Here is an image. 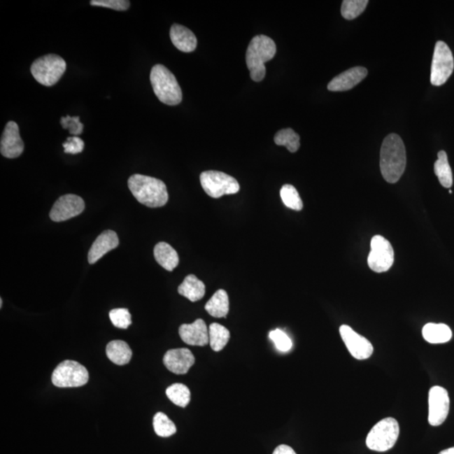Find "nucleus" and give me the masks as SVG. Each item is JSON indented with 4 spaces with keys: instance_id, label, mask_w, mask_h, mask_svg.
<instances>
[{
    "instance_id": "obj_1",
    "label": "nucleus",
    "mask_w": 454,
    "mask_h": 454,
    "mask_svg": "<svg viewBox=\"0 0 454 454\" xmlns=\"http://www.w3.org/2000/svg\"><path fill=\"white\" fill-rule=\"evenodd\" d=\"M406 152L403 141L397 134H390L383 141L381 150V170L383 178L395 184L405 172Z\"/></svg>"
},
{
    "instance_id": "obj_2",
    "label": "nucleus",
    "mask_w": 454,
    "mask_h": 454,
    "mask_svg": "<svg viewBox=\"0 0 454 454\" xmlns=\"http://www.w3.org/2000/svg\"><path fill=\"white\" fill-rule=\"evenodd\" d=\"M128 187L136 201L146 206L162 207L169 201L166 186L160 179L134 174L128 179Z\"/></svg>"
},
{
    "instance_id": "obj_3",
    "label": "nucleus",
    "mask_w": 454,
    "mask_h": 454,
    "mask_svg": "<svg viewBox=\"0 0 454 454\" xmlns=\"http://www.w3.org/2000/svg\"><path fill=\"white\" fill-rule=\"evenodd\" d=\"M276 54V45L270 37L260 35L253 37L246 53V62L253 81L260 82L264 78V64L272 60Z\"/></svg>"
},
{
    "instance_id": "obj_4",
    "label": "nucleus",
    "mask_w": 454,
    "mask_h": 454,
    "mask_svg": "<svg viewBox=\"0 0 454 454\" xmlns=\"http://www.w3.org/2000/svg\"><path fill=\"white\" fill-rule=\"evenodd\" d=\"M152 89L162 103L168 106H177L183 99L182 90L176 78L162 64L153 66L150 74Z\"/></svg>"
},
{
    "instance_id": "obj_5",
    "label": "nucleus",
    "mask_w": 454,
    "mask_h": 454,
    "mask_svg": "<svg viewBox=\"0 0 454 454\" xmlns=\"http://www.w3.org/2000/svg\"><path fill=\"white\" fill-rule=\"evenodd\" d=\"M66 68L64 58L55 54H48L37 58L31 66L36 80L44 86L51 87L60 80Z\"/></svg>"
},
{
    "instance_id": "obj_6",
    "label": "nucleus",
    "mask_w": 454,
    "mask_h": 454,
    "mask_svg": "<svg viewBox=\"0 0 454 454\" xmlns=\"http://www.w3.org/2000/svg\"><path fill=\"white\" fill-rule=\"evenodd\" d=\"M399 433L397 420L387 418L378 422L369 432L366 444L376 452H386L397 443Z\"/></svg>"
},
{
    "instance_id": "obj_7",
    "label": "nucleus",
    "mask_w": 454,
    "mask_h": 454,
    "mask_svg": "<svg viewBox=\"0 0 454 454\" xmlns=\"http://www.w3.org/2000/svg\"><path fill=\"white\" fill-rule=\"evenodd\" d=\"M52 381L54 385L59 388L80 387L89 381V372L79 362L66 360L62 362L54 370Z\"/></svg>"
},
{
    "instance_id": "obj_8",
    "label": "nucleus",
    "mask_w": 454,
    "mask_h": 454,
    "mask_svg": "<svg viewBox=\"0 0 454 454\" xmlns=\"http://www.w3.org/2000/svg\"><path fill=\"white\" fill-rule=\"evenodd\" d=\"M201 186L209 197L218 199L223 195L239 192L240 185L236 179L219 171H206L201 174Z\"/></svg>"
},
{
    "instance_id": "obj_9",
    "label": "nucleus",
    "mask_w": 454,
    "mask_h": 454,
    "mask_svg": "<svg viewBox=\"0 0 454 454\" xmlns=\"http://www.w3.org/2000/svg\"><path fill=\"white\" fill-rule=\"evenodd\" d=\"M453 69L454 60L451 50L444 41H437L432 62V85L434 86L444 85L451 76Z\"/></svg>"
},
{
    "instance_id": "obj_10",
    "label": "nucleus",
    "mask_w": 454,
    "mask_h": 454,
    "mask_svg": "<svg viewBox=\"0 0 454 454\" xmlns=\"http://www.w3.org/2000/svg\"><path fill=\"white\" fill-rule=\"evenodd\" d=\"M395 253L392 246L384 236H374L371 240V251L368 257V264L374 272H387L392 267Z\"/></svg>"
},
{
    "instance_id": "obj_11",
    "label": "nucleus",
    "mask_w": 454,
    "mask_h": 454,
    "mask_svg": "<svg viewBox=\"0 0 454 454\" xmlns=\"http://www.w3.org/2000/svg\"><path fill=\"white\" fill-rule=\"evenodd\" d=\"M428 422L433 427L440 426L447 419L450 399L448 391L441 386H433L429 391Z\"/></svg>"
},
{
    "instance_id": "obj_12",
    "label": "nucleus",
    "mask_w": 454,
    "mask_h": 454,
    "mask_svg": "<svg viewBox=\"0 0 454 454\" xmlns=\"http://www.w3.org/2000/svg\"><path fill=\"white\" fill-rule=\"evenodd\" d=\"M85 209V204L80 197L76 194H65L54 204L49 215L53 222H65L80 215Z\"/></svg>"
},
{
    "instance_id": "obj_13",
    "label": "nucleus",
    "mask_w": 454,
    "mask_h": 454,
    "mask_svg": "<svg viewBox=\"0 0 454 454\" xmlns=\"http://www.w3.org/2000/svg\"><path fill=\"white\" fill-rule=\"evenodd\" d=\"M339 332L341 339L353 357L358 360H364L371 357L374 352L373 345L364 336L357 334L347 325L341 326Z\"/></svg>"
},
{
    "instance_id": "obj_14",
    "label": "nucleus",
    "mask_w": 454,
    "mask_h": 454,
    "mask_svg": "<svg viewBox=\"0 0 454 454\" xmlns=\"http://www.w3.org/2000/svg\"><path fill=\"white\" fill-rule=\"evenodd\" d=\"M24 148V145L20 135L18 125L15 122H8L0 143V152L2 155L7 158H16L22 155Z\"/></svg>"
},
{
    "instance_id": "obj_15",
    "label": "nucleus",
    "mask_w": 454,
    "mask_h": 454,
    "mask_svg": "<svg viewBox=\"0 0 454 454\" xmlns=\"http://www.w3.org/2000/svg\"><path fill=\"white\" fill-rule=\"evenodd\" d=\"M194 356L188 348L169 350L164 357V364L175 374H185L194 364Z\"/></svg>"
},
{
    "instance_id": "obj_16",
    "label": "nucleus",
    "mask_w": 454,
    "mask_h": 454,
    "mask_svg": "<svg viewBox=\"0 0 454 454\" xmlns=\"http://www.w3.org/2000/svg\"><path fill=\"white\" fill-rule=\"evenodd\" d=\"M368 70L364 66H354L337 75L328 83L327 89L332 92H343L352 90L367 77Z\"/></svg>"
},
{
    "instance_id": "obj_17",
    "label": "nucleus",
    "mask_w": 454,
    "mask_h": 454,
    "mask_svg": "<svg viewBox=\"0 0 454 454\" xmlns=\"http://www.w3.org/2000/svg\"><path fill=\"white\" fill-rule=\"evenodd\" d=\"M178 332L186 344L204 347L210 343L209 329L202 319H197L192 324L181 325Z\"/></svg>"
},
{
    "instance_id": "obj_18",
    "label": "nucleus",
    "mask_w": 454,
    "mask_h": 454,
    "mask_svg": "<svg viewBox=\"0 0 454 454\" xmlns=\"http://www.w3.org/2000/svg\"><path fill=\"white\" fill-rule=\"evenodd\" d=\"M118 246L119 239L115 232L111 230L103 232L90 249L89 255H87L90 264H95L107 253L118 248Z\"/></svg>"
},
{
    "instance_id": "obj_19",
    "label": "nucleus",
    "mask_w": 454,
    "mask_h": 454,
    "mask_svg": "<svg viewBox=\"0 0 454 454\" xmlns=\"http://www.w3.org/2000/svg\"><path fill=\"white\" fill-rule=\"evenodd\" d=\"M170 38L175 48L183 52H192L197 48V38L190 29L174 24L170 30Z\"/></svg>"
},
{
    "instance_id": "obj_20",
    "label": "nucleus",
    "mask_w": 454,
    "mask_h": 454,
    "mask_svg": "<svg viewBox=\"0 0 454 454\" xmlns=\"http://www.w3.org/2000/svg\"><path fill=\"white\" fill-rule=\"evenodd\" d=\"M178 292L190 302H197L205 297L206 285L194 274H190L178 286Z\"/></svg>"
},
{
    "instance_id": "obj_21",
    "label": "nucleus",
    "mask_w": 454,
    "mask_h": 454,
    "mask_svg": "<svg viewBox=\"0 0 454 454\" xmlns=\"http://www.w3.org/2000/svg\"><path fill=\"white\" fill-rule=\"evenodd\" d=\"M154 257L158 264L168 271H173L179 264V257L176 250L169 243L162 241L154 248Z\"/></svg>"
},
{
    "instance_id": "obj_22",
    "label": "nucleus",
    "mask_w": 454,
    "mask_h": 454,
    "mask_svg": "<svg viewBox=\"0 0 454 454\" xmlns=\"http://www.w3.org/2000/svg\"><path fill=\"white\" fill-rule=\"evenodd\" d=\"M424 339L432 344L446 343L452 339L451 329L447 325L427 323L423 329Z\"/></svg>"
},
{
    "instance_id": "obj_23",
    "label": "nucleus",
    "mask_w": 454,
    "mask_h": 454,
    "mask_svg": "<svg viewBox=\"0 0 454 454\" xmlns=\"http://www.w3.org/2000/svg\"><path fill=\"white\" fill-rule=\"evenodd\" d=\"M106 354L109 360L118 365L127 364L131 361L132 351L126 341L115 340L108 343Z\"/></svg>"
},
{
    "instance_id": "obj_24",
    "label": "nucleus",
    "mask_w": 454,
    "mask_h": 454,
    "mask_svg": "<svg viewBox=\"0 0 454 454\" xmlns=\"http://www.w3.org/2000/svg\"><path fill=\"white\" fill-rule=\"evenodd\" d=\"M206 311L215 318H226L229 312V298L227 291L219 290L206 303Z\"/></svg>"
},
{
    "instance_id": "obj_25",
    "label": "nucleus",
    "mask_w": 454,
    "mask_h": 454,
    "mask_svg": "<svg viewBox=\"0 0 454 454\" xmlns=\"http://www.w3.org/2000/svg\"><path fill=\"white\" fill-rule=\"evenodd\" d=\"M439 159L434 164V172L436 176L439 178L440 184L444 188H450L453 185V173L451 166L449 165L447 153L444 151H440L437 154Z\"/></svg>"
},
{
    "instance_id": "obj_26",
    "label": "nucleus",
    "mask_w": 454,
    "mask_h": 454,
    "mask_svg": "<svg viewBox=\"0 0 454 454\" xmlns=\"http://www.w3.org/2000/svg\"><path fill=\"white\" fill-rule=\"evenodd\" d=\"M210 345L215 352H220L226 347L230 339V332L218 323H212L209 327Z\"/></svg>"
},
{
    "instance_id": "obj_27",
    "label": "nucleus",
    "mask_w": 454,
    "mask_h": 454,
    "mask_svg": "<svg viewBox=\"0 0 454 454\" xmlns=\"http://www.w3.org/2000/svg\"><path fill=\"white\" fill-rule=\"evenodd\" d=\"M166 395L170 401L178 406L185 408L190 402V390L188 387L180 383L169 386L166 390Z\"/></svg>"
},
{
    "instance_id": "obj_28",
    "label": "nucleus",
    "mask_w": 454,
    "mask_h": 454,
    "mask_svg": "<svg viewBox=\"0 0 454 454\" xmlns=\"http://www.w3.org/2000/svg\"><path fill=\"white\" fill-rule=\"evenodd\" d=\"M278 146H284L290 152H297L299 148V136L292 129H283L274 136Z\"/></svg>"
},
{
    "instance_id": "obj_29",
    "label": "nucleus",
    "mask_w": 454,
    "mask_h": 454,
    "mask_svg": "<svg viewBox=\"0 0 454 454\" xmlns=\"http://www.w3.org/2000/svg\"><path fill=\"white\" fill-rule=\"evenodd\" d=\"M153 427L156 434L162 437L173 436L177 432L175 424L162 412H157L154 416Z\"/></svg>"
},
{
    "instance_id": "obj_30",
    "label": "nucleus",
    "mask_w": 454,
    "mask_h": 454,
    "mask_svg": "<svg viewBox=\"0 0 454 454\" xmlns=\"http://www.w3.org/2000/svg\"><path fill=\"white\" fill-rule=\"evenodd\" d=\"M368 3V0H344L341 3V15L348 20L356 19L365 10Z\"/></svg>"
},
{
    "instance_id": "obj_31",
    "label": "nucleus",
    "mask_w": 454,
    "mask_h": 454,
    "mask_svg": "<svg viewBox=\"0 0 454 454\" xmlns=\"http://www.w3.org/2000/svg\"><path fill=\"white\" fill-rule=\"evenodd\" d=\"M281 197L285 206L291 210L299 211L303 209V202L297 189L293 185H285L281 190Z\"/></svg>"
},
{
    "instance_id": "obj_32",
    "label": "nucleus",
    "mask_w": 454,
    "mask_h": 454,
    "mask_svg": "<svg viewBox=\"0 0 454 454\" xmlns=\"http://www.w3.org/2000/svg\"><path fill=\"white\" fill-rule=\"evenodd\" d=\"M110 319L115 327L127 329L132 325V315L126 308H119L110 311Z\"/></svg>"
},
{
    "instance_id": "obj_33",
    "label": "nucleus",
    "mask_w": 454,
    "mask_h": 454,
    "mask_svg": "<svg viewBox=\"0 0 454 454\" xmlns=\"http://www.w3.org/2000/svg\"><path fill=\"white\" fill-rule=\"evenodd\" d=\"M269 339L274 341V343L276 345L278 351L287 353L292 348V341H291L288 335H287L285 332L281 330V329L271 331L269 332Z\"/></svg>"
},
{
    "instance_id": "obj_34",
    "label": "nucleus",
    "mask_w": 454,
    "mask_h": 454,
    "mask_svg": "<svg viewBox=\"0 0 454 454\" xmlns=\"http://www.w3.org/2000/svg\"><path fill=\"white\" fill-rule=\"evenodd\" d=\"M91 6L109 8V9L124 11L129 9L131 6L128 0H92Z\"/></svg>"
},
{
    "instance_id": "obj_35",
    "label": "nucleus",
    "mask_w": 454,
    "mask_h": 454,
    "mask_svg": "<svg viewBox=\"0 0 454 454\" xmlns=\"http://www.w3.org/2000/svg\"><path fill=\"white\" fill-rule=\"evenodd\" d=\"M62 128L69 129L71 135L74 136L82 134L83 131V125L80 122L78 116L70 118L69 115L61 119Z\"/></svg>"
},
{
    "instance_id": "obj_36",
    "label": "nucleus",
    "mask_w": 454,
    "mask_h": 454,
    "mask_svg": "<svg viewBox=\"0 0 454 454\" xmlns=\"http://www.w3.org/2000/svg\"><path fill=\"white\" fill-rule=\"evenodd\" d=\"M64 146L65 153L78 154L80 153L85 149V141L78 136L69 137Z\"/></svg>"
},
{
    "instance_id": "obj_37",
    "label": "nucleus",
    "mask_w": 454,
    "mask_h": 454,
    "mask_svg": "<svg viewBox=\"0 0 454 454\" xmlns=\"http://www.w3.org/2000/svg\"><path fill=\"white\" fill-rule=\"evenodd\" d=\"M273 454H297L295 450L288 445L282 444L274 450Z\"/></svg>"
},
{
    "instance_id": "obj_38",
    "label": "nucleus",
    "mask_w": 454,
    "mask_h": 454,
    "mask_svg": "<svg viewBox=\"0 0 454 454\" xmlns=\"http://www.w3.org/2000/svg\"><path fill=\"white\" fill-rule=\"evenodd\" d=\"M439 454H454V447L443 450Z\"/></svg>"
},
{
    "instance_id": "obj_39",
    "label": "nucleus",
    "mask_w": 454,
    "mask_h": 454,
    "mask_svg": "<svg viewBox=\"0 0 454 454\" xmlns=\"http://www.w3.org/2000/svg\"><path fill=\"white\" fill-rule=\"evenodd\" d=\"M2 306H3V299H0V307L2 308Z\"/></svg>"
}]
</instances>
